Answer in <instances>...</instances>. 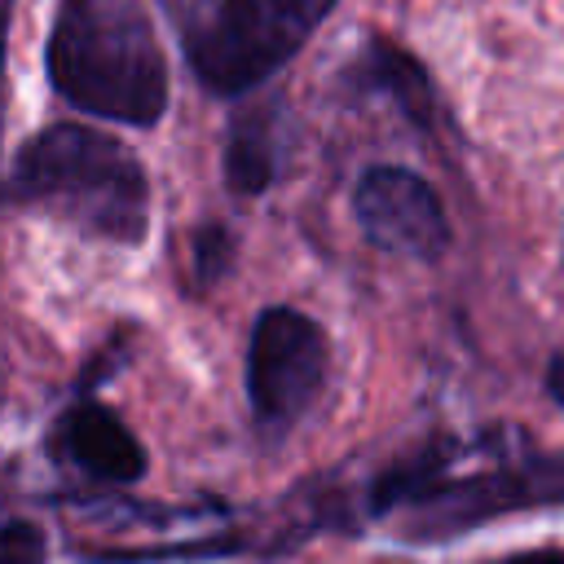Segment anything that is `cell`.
I'll return each instance as SVG.
<instances>
[{
	"mask_svg": "<svg viewBox=\"0 0 564 564\" xmlns=\"http://www.w3.org/2000/svg\"><path fill=\"white\" fill-rule=\"evenodd\" d=\"M48 75L75 106L123 123H154L167 101L159 40L132 0H66L48 40Z\"/></svg>",
	"mask_w": 564,
	"mask_h": 564,
	"instance_id": "cell-1",
	"label": "cell"
},
{
	"mask_svg": "<svg viewBox=\"0 0 564 564\" xmlns=\"http://www.w3.org/2000/svg\"><path fill=\"white\" fill-rule=\"evenodd\" d=\"M18 189L88 234L119 242L145 234V172L101 132L66 123L35 137L18 163Z\"/></svg>",
	"mask_w": 564,
	"mask_h": 564,
	"instance_id": "cell-2",
	"label": "cell"
},
{
	"mask_svg": "<svg viewBox=\"0 0 564 564\" xmlns=\"http://www.w3.org/2000/svg\"><path fill=\"white\" fill-rule=\"evenodd\" d=\"M335 0H172L194 75L212 93H247L269 79L330 13Z\"/></svg>",
	"mask_w": 564,
	"mask_h": 564,
	"instance_id": "cell-3",
	"label": "cell"
},
{
	"mask_svg": "<svg viewBox=\"0 0 564 564\" xmlns=\"http://www.w3.org/2000/svg\"><path fill=\"white\" fill-rule=\"evenodd\" d=\"M326 379V335L295 308H264L251 330L247 392L260 427H291Z\"/></svg>",
	"mask_w": 564,
	"mask_h": 564,
	"instance_id": "cell-4",
	"label": "cell"
},
{
	"mask_svg": "<svg viewBox=\"0 0 564 564\" xmlns=\"http://www.w3.org/2000/svg\"><path fill=\"white\" fill-rule=\"evenodd\" d=\"M352 207L366 238L383 251L432 260L449 242L441 198L423 176L405 167H370L352 189Z\"/></svg>",
	"mask_w": 564,
	"mask_h": 564,
	"instance_id": "cell-5",
	"label": "cell"
},
{
	"mask_svg": "<svg viewBox=\"0 0 564 564\" xmlns=\"http://www.w3.org/2000/svg\"><path fill=\"white\" fill-rule=\"evenodd\" d=\"M62 445H66L70 463L84 467L97 480L128 485V480H137L145 471V449L137 445V436L106 405L70 410L66 423H62Z\"/></svg>",
	"mask_w": 564,
	"mask_h": 564,
	"instance_id": "cell-6",
	"label": "cell"
},
{
	"mask_svg": "<svg viewBox=\"0 0 564 564\" xmlns=\"http://www.w3.org/2000/svg\"><path fill=\"white\" fill-rule=\"evenodd\" d=\"M278 172V132L269 115H251L234 128L229 141V181L234 189H264Z\"/></svg>",
	"mask_w": 564,
	"mask_h": 564,
	"instance_id": "cell-7",
	"label": "cell"
},
{
	"mask_svg": "<svg viewBox=\"0 0 564 564\" xmlns=\"http://www.w3.org/2000/svg\"><path fill=\"white\" fill-rule=\"evenodd\" d=\"M405 110H410V119L414 123H427V115H432V97H427V79H423V70L405 57V53H397L392 44H375L370 48V66H366Z\"/></svg>",
	"mask_w": 564,
	"mask_h": 564,
	"instance_id": "cell-8",
	"label": "cell"
},
{
	"mask_svg": "<svg viewBox=\"0 0 564 564\" xmlns=\"http://www.w3.org/2000/svg\"><path fill=\"white\" fill-rule=\"evenodd\" d=\"M44 533L26 520L0 524V564H44Z\"/></svg>",
	"mask_w": 564,
	"mask_h": 564,
	"instance_id": "cell-9",
	"label": "cell"
},
{
	"mask_svg": "<svg viewBox=\"0 0 564 564\" xmlns=\"http://www.w3.org/2000/svg\"><path fill=\"white\" fill-rule=\"evenodd\" d=\"M494 564H564V551L542 546V551H520V555H507V560H494Z\"/></svg>",
	"mask_w": 564,
	"mask_h": 564,
	"instance_id": "cell-10",
	"label": "cell"
},
{
	"mask_svg": "<svg viewBox=\"0 0 564 564\" xmlns=\"http://www.w3.org/2000/svg\"><path fill=\"white\" fill-rule=\"evenodd\" d=\"M551 392H555V401H564V357L551 361Z\"/></svg>",
	"mask_w": 564,
	"mask_h": 564,
	"instance_id": "cell-11",
	"label": "cell"
},
{
	"mask_svg": "<svg viewBox=\"0 0 564 564\" xmlns=\"http://www.w3.org/2000/svg\"><path fill=\"white\" fill-rule=\"evenodd\" d=\"M0 66H4V13H0Z\"/></svg>",
	"mask_w": 564,
	"mask_h": 564,
	"instance_id": "cell-12",
	"label": "cell"
}]
</instances>
